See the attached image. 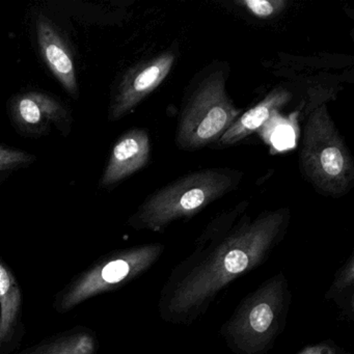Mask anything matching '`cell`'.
I'll list each match as a JSON object with an SVG mask.
<instances>
[{
  "instance_id": "obj_1",
  "label": "cell",
  "mask_w": 354,
  "mask_h": 354,
  "mask_svg": "<svg viewBox=\"0 0 354 354\" xmlns=\"http://www.w3.org/2000/svg\"><path fill=\"white\" fill-rule=\"evenodd\" d=\"M246 201L211 219L186 258L178 263L159 293L161 320L192 325L207 314L223 290L242 275L262 266L285 239L290 209L256 216Z\"/></svg>"
},
{
  "instance_id": "obj_2",
  "label": "cell",
  "mask_w": 354,
  "mask_h": 354,
  "mask_svg": "<svg viewBox=\"0 0 354 354\" xmlns=\"http://www.w3.org/2000/svg\"><path fill=\"white\" fill-rule=\"evenodd\" d=\"M292 290L283 271L265 279L236 306L219 328L235 354H267L286 329Z\"/></svg>"
},
{
  "instance_id": "obj_3",
  "label": "cell",
  "mask_w": 354,
  "mask_h": 354,
  "mask_svg": "<svg viewBox=\"0 0 354 354\" xmlns=\"http://www.w3.org/2000/svg\"><path fill=\"white\" fill-rule=\"evenodd\" d=\"M243 174L227 167L188 174L145 200L129 219L136 230L160 233L178 221H187L215 201L233 192Z\"/></svg>"
},
{
  "instance_id": "obj_4",
  "label": "cell",
  "mask_w": 354,
  "mask_h": 354,
  "mask_svg": "<svg viewBox=\"0 0 354 354\" xmlns=\"http://www.w3.org/2000/svg\"><path fill=\"white\" fill-rule=\"evenodd\" d=\"M227 64L208 67L186 94L178 121L176 142L184 151H196L219 142L241 115L234 105L225 84Z\"/></svg>"
},
{
  "instance_id": "obj_5",
  "label": "cell",
  "mask_w": 354,
  "mask_h": 354,
  "mask_svg": "<svg viewBox=\"0 0 354 354\" xmlns=\"http://www.w3.org/2000/svg\"><path fill=\"white\" fill-rule=\"evenodd\" d=\"M299 162L304 178L323 196L341 198L353 187V159L324 103L306 118Z\"/></svg>"
},
{
  "instance_id": "obj_6",
  "label": "cell",
  "mask_w": 354,
  "mask_h": 354,
  "mask_svg": "<svg viewBox=\"0 0 354 354\" xmlns=\"http://www.w3.org/2000/svg\"><path fill=\"white\" fill-rule=\"evenodd\" d=\"M165 250V244L157 242L117 252L70 288L62 300V308L69 310L88 298L136 279L156 264Z\"/></svg>"
},
{
  "instance_id": "obj_7",
  "label": "cell",
  "mask_w": 354,
  "mask_h": 354,
  "mask_svg": "<svg viewBox=\"0 0 354 354\" xmlns=\"http://www.w3.org/2000/svg\"><path fill=\"white\" fill-rule=\"evenodd\" d=\"M177 55L169 50L131 68L115 88L109 105V118L118 121L131 113L154 92L171 73Z\"/></svg>"
},
{
  "instance_id": "obj_8",
  "label": "cell",
  "mask_w": 354,
  "mask_h": 354,
  "mask_svg": "<svg viewBox=\"0 0 354 354\" xmlns=\"http://www.w3.org/2000/svg\"><path fill=\"white\" fill-rule=\"evenodd\" d=\"M10 111L14 124L26 136H43L53 126L64 133L70 131L69 111L59 99L47 93L32 91L16 95Z\"/></svg>"
},
{
  "instance_id": "obj_9",
  "label": "cell",
  "mask_w": 354,
  "mask_h": 354,
  "mask_svg": "<svg viewBox=\"0 0 354 354\" xmlns=\"http://www.w3.org/2000/svg\"><path fill=\"white\" fill-rule=\"evenodd\" d=\"M151 142L145 129L126 132L113 146L109 162L100 180L104 188L113 187L148 165Z\"/></svg>"
},
{
  "instance_id": "obj_10",
  "label": "cell",
  "mask_w": 354,
  "mask_h": 354,
  "mask_svg": "<svg viewBox=\"0 0 354 354\" xmlns=\"http://www.w3.org/2000/svg\"><path fill=\"white\" fill-rule=\"evenodd\" d=\"M36 30L43 61L57 82L76 98L78 96V84L75 64L65 40L46 16H39Z\"/></svg>"
},
{
  "instance_id": "obj_11",
  "label": "cell",
  "mask_w": 354,
  "mask_h": 354,
  "mask_svg": "<svg viewBox=\"0 0 354 354\" xmlns=\"http://www.w3.org/2000/svg\"><path fill=\"white\" fill-rule=\"evenodd\" d=\"M292 93L283 86L271 90L262 101L242 113L225 132L219 144L231 146L254 134L292 100Z\"/></svg>"
},
{
  "instance_id": "obj_12",
  "label": "cell",
  "mask_w": 354,
  "mask_h": 354,
  "mask_svg": "<svg viewBox=\"0 0 354 354\" xmlns=\"http://www.w3.org/2000/svg\"><path fill=\"white\" fill-rule=\"evenodd\" d=\"M324 298L333 302L342 318L348 322L354 319V254L351 252L335 270L333 281L325 292Z\"/></svg>"
},
{
  "instance_id": "obj_13",
  "label": "cell",
  "mask_w": 354,
  "mask_h": 354,
  "mask_svg": "<svg viewBox=\"0 0 354 354\" xmlns=\"http://www.w3.org/2000/svg\"><path fill=\"white\" fill-rule=\"evenodd\" d=\"M21 306V293L9 269L0 259V343L11 335Z\"/></svg>"
},
{
  "instance_id": "obj_14",
  "label": "cell",
  "mask_w": 354,
  "mask_h": 354,
  "mask_svg": "<svg viewBox=\"0 0 354 354\" xmlns=\"http://www.w3.org/2000/svg\"><path fill=\"white\" fill-rule=\"evenodd\" d=\"M34 160L35 157L30 153L0 145V173L21 169Z\"/></svg>"
},
{
  "instance_id": "obj_15",
  "label": "cell",
  "mask_w": 354,
  "mask_h": 354,
  "mask_svg": "<svg viewBox=\"0 0 354 354\" xmlns=\"http://www.w3.org/2000/svg\"><path fill=\"white\" fill-rule=\"evenodd\" d=\"M239 3L260 19H268L279 15L287 6L283 0H242Z\"/></svg>"
},
{
  "instance_id": "obj_16",
  "label": "cell",
  "mask_w": 354,
  "mask_h": 354,
  "mask_svg": "<svg viewBox=\"0 0 354 354\" xmlns=\"http://www.w3.org/2000/svg\"><path fill=\"white\" fill-rule=\"evenodd\" d=\"M94 339L88 335H74L57 346L49 354H93Z\"/></svg>"
},
{
  "instance_id": "obj_17",
  "label": "cell",
  "mask_w": 354,
  "mask_h": 354,
  "mask_svg": "<svg viewBox=\"0 0 354 354\" xmlns=\"http://www.w3.org/2000/svg\"><path fill=\"white\" fill-rule=\"evenodd\" d=\"M296 354H350L347 350L337 345L333 339H325L318 343L310 344Z\"/></svg>"
}]
</instances>
